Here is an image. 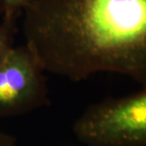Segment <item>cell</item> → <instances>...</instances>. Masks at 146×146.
<instances>
[{"instance_id": "5b68a950", "label": "cell", "mask_w": 146, "mask_h": 146, "mask_svg": "<svg viewBox=\"0 0 146 146\" xmlns=\"http://www.w3.org/2000/svg\"><path fill=\"white\" fill-rule=\"evenodd\" d=\"M33 0H0L2 18L15 20Z\"/></svg>"}, {"instance_id": "7a4b0ae2", "label": "cell", "mask_w": 146, "mask_h": 146, "mask_svg": "<svg viewBox=\"0 0 146 146\" xmlns=\"http://www.w3.org/2000/svg\"><path fill=\"white\" fill-rule=\"evenodd\" d=\"M72 131L88 146H146V89L89 106Z\"/></svg>"}, {"instance_id": "277c9868", "label": "cell", "mask_w": 146, "mask_h": 146, "mask_svg": "<svg viewBox=\"0 0 146 146\" xmlns=\"http://www.w3.org/2000/svg\"><path fill=\"white\" fill-rule=\"evenodd\" d=\"M16 21L2 18L0 22V64L14 46Z\"/></svg>"}, {"instance_id": "3957f363", "label": "cell", "mask_w": 146, "mask_h": 146, "mask_svg": "<svg viewBox=\"0 0 146 146\" xmlns=\"http://www.w3.org/2000/svg\"><path fill=\"white\" fill-rule=\"evenodd\" d=\"M46 72L25 44L12 47L0 64V118L49 105Z\"/></svg>"}, {"instance_id": "6da1fadb", "label": "cell", "mask_w": 146, "mask_h": 146, "mask_svg": "<svg viewBox=\"0 0 146 146\" xmlns=\"http://www.w3.org/2000/svg\"><path fill=\"white\" fill-rule=\"evenodd\" d=\"M22 13L45 72L72 81L117 73L146 89V0H33Z\"/></svg>"}, {"instance_id": "8992f818", "label": "cell", "mask_w": 146, "mask_h": 146, "mask_svg": "<svg viewBox=\"0 0 146 146\" xmlns=\"http://www.w3.org/2000/svg\"><path fill=\"white\" fill-rule=\"evenodd\" d=\"M0 146H18L14 136L0 131Z\"/></svg>"}]
</instances>
